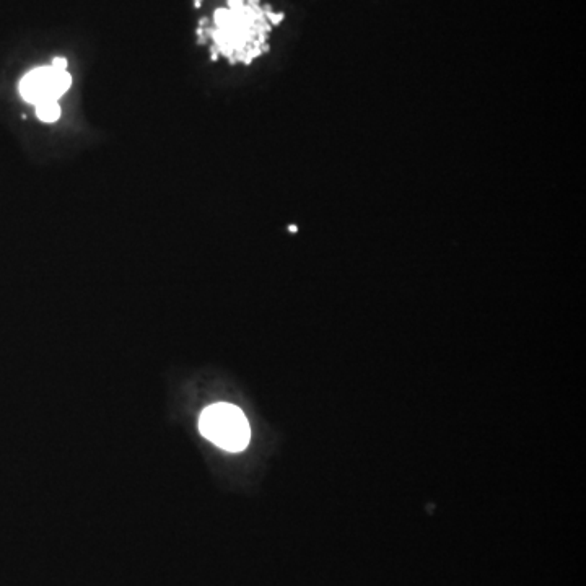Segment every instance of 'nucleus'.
<instances>
[{
    "label": "nucleus",
    "mask_w": 586,
    "mask_h": 586,
    "mask_svg": "<svg viewBox=\"0 0 586 586\" xmlns=\"http://www.w3.org/2000/svg\"><path fill=\"white\" fill-rule=\"evenodd\" d=\"M72 87L69 62L64 57H54L51 66L36 67L23 75L18 83L20 96L26 103L40 105L59 101Z\"/></svg>",
    "instance_id": "3"
},
{
    "label": "nucleus",
    "mask_w": 586,
    "mask_h": 586,
    "mask_svg": "<svg viewBox=\"0 0 586 586\" xmlns=\"http://www.w3.org/2000/svg\"><path fill=\"white\" fill-rule=\"evenodd\" d=\"M61 106H59L57 101H46V103L36 105V116L37 119L46 122V124H51V122H56L61 119Z\"/></svg>",
    "instance_id": "4"
},
{
    "label": "nucleus",
    "mask_w": 586,
    "mask_h": 586,
    "mask_svg": "<svg viewBox=\"0 0 586 586\" xmlns=\"http://www.w3.org/2000/svg\"><path fill=\"white\" fill-rule=\"evenodd\" d=\"M199 430L209 442L231 453L245 450L251 438L250 423L245 414L241 409L227 402H218L204 409L199 417Z\"/></svg>",
    "instance_id": "2"
},
{
    "label": "nucleus",
    "mask_w": 586,
    "mask_h": 586,
    "mask_svg": "<svg viewBox=\"0 0 586 586\" xmlns=\"http://www.w3.org/2000/svg\"><path fill=\"white\" fill-rule=\"evenodd\" d=\"M285 15L276 12L261 0H225L215 8L209 25L197 28V41L211 42V59H225L230 66H251L269 52L272 30Z\"/></svg>",
    "instance_id": "1"
}]
</instances>
